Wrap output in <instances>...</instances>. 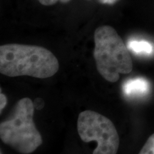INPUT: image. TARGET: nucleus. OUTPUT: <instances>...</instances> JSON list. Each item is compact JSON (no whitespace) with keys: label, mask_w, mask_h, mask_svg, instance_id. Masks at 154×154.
I'll use <instances>...</instances> for the list:
<instances>
[{"label":"nucleus","mask_w":154,"mask_h":154,"mask_svg":"<svg viewBox=\"0 0 154 154\" xmlns=\"http://www.w3.org/2000/svg\"><path fill=\"white\" fill-rule=\"evenodd\" d=\"M59 69L57 57L42 47L9 44L0 47V72L5 76L49 78Z\"/></svg>","instance_id":"obj_1"},{"label":"nucleus","mask_w":154,"mask_h":154,"mask_svg":"<svg viewBox=\"0 0 154 154\" xmlns=\"http://www.w3.org/2000/svg\"><path fill=\"white\" fill-rule=\"evenodd\" d=\"M94 57L98 72L108 82L114 83L120 74L131 72L133 62L128 47L114 29L103 25L94 32Z\"/></svg>","instance_id":"obj_2"},{"label":"nucleus","mask_w":154,"mask_h":154,"mask_svg":"<svg viewBox=\"0 0 154 154\" xmlns=\"http://www.w3.org/2000/svg\"><path fill=\"white\" fill-rule=\"evenodd\" d=\"M34 102L29 98L19 100L10 118L0 124V138L4 143L22 154H29L43 143L33 120Z\"/></svg>","instance_id":"obj_3"},{"label":"nucleus","mask_w":154,"mask_h":154,"mask_svg":"<svg viewBox=\"0 0 154 154\" xmlns=\"http://www.w3.org/2000/svg\"><path fill=\"white\" fill-rule=\"evenodd\" d=\"M77 131L84 142L97 143L93 154L117 153L119 136L114 124L107 117L94 111H82L77 120Z\"/></svg>","instance_id":"obj_4"},{"label":"nucleus","mask_w":154,"mask_h":154,"mask_svg":"<svg viewBox=\"0 0 154 154\" xmlns=\"http://www.w3.org/2000/svg\"><path fill=\"white\" fill-rule=\"evenodd\" d=\"M149 83L143 78H135L127 80L123 85V91L129 97L145 96L149 91Z\"/></svg>","instance_id":"obj_5"},{"label":"nucleus","mask_w":154,"mask_h":154,"mask_svg":"<svg viewBox=\"0 0 154 154\" xmlns=\"http://www.w3.org/2000/svg\"><path fill=\"white\" fill-rule=\"evenodd\" d=\"M128 49L138 55L149 56L153 52V46L145 40H131L128 42Z\"/></svg>","instance_id":"obj_6"},{"label":"nucleus","mask_w":154,"mask_h":154,"mask_svg":"<svg viewBox=\"0 0 154 154\" xmlns=\"http://www.w3.org/2000/svg\"><path fill=\"white\" fill-rule=\"evenodd\" d=\"M138 154H154V134L149 138Z\"/></svg>","instance_id":"obj_7"},{"label":"nucleus","mask_w":154,"mask_h":154,"mask_svg":"<svg viewBox=\"0 0 154 154\" xmlns=\"http://www.w3.org/2000/svg\"><path fill=\"white\" fill-rule=\"evenodd\" d=\"M34 108H35V109L41 110L44 106V101H43V99H41V98H37V99L34 100Z\"/></svg>","instance_id":"obj_8"},{"label":"nucleus","mask_w":154,"mask_h":154,"mask_svg":"<svg viewBox=\"0 0 154 154\" xmlns=\"http://www.w3.org/2000/svg\"><path fill=\"white\" fill-rule=\"evenodd\" d=\"M0 101H1V103H0V110H1L2 112L7 103V96H6L3 93H2V92L1 94H0Z\"/></svg>","instance_id":"obj_9"},{"label":"nucleus","mask_w":154,"mask_h":154,"mask_svg":"<svg viewBox=\"0 0 154 154\" xmlns=\"http://www.w3.org/2000/svg\"><path fill=\"white\" fill-rule=\"evenodd\" d=\"M38 2L44 6H51L54 5L59 0H38Z\"/></svg>","instance_id":"obj_10"},{"label":"nucleus","mask_w":154,"mask_h":154,"mask_svg":"<svg viewBox=\"0 0 154 154\" xmlns=\"http://www.w3.org/2000/svg\"><path fill=\"white\" fill-rule=\"evenodd\" d=\"M119 0H99L100 3L103 4V5H113Z\"/></svg>","instance_id":"obj_11"},{"label":"nucleus","mask_w":154,"mask_h":154,"mask_svg":"<svg viewBox=\"0 0 154 154\" xmlns=\"http://www.w3.org/2000/svg\"><path fill=\"white\" fill-rule=\"evenodd\" d=\"M59 1H60L61 3H67L69 2H70L71 0H59Z\"/></svg>","instance_id":"obj_12"},{"label":"nucleus","mask_w":154,"mask_h":154,"mask_svg":"<svg viewBox=\"0 0 154 154\" xmlns=\"http://www.w3.org/2000/svg\"><path fill=\"white\" fill-rule=\"evenodd\" d=\"M0 154H2V152H1V153H0Z\"/></svg>","instance_id":"obj_13"}]
</instances>
